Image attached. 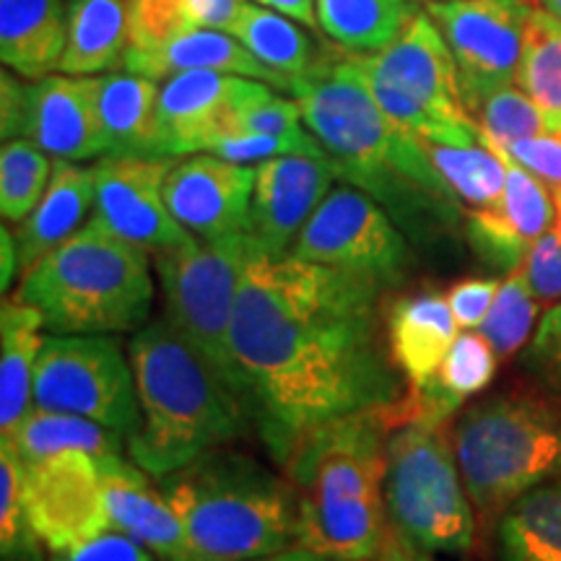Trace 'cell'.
<instances>
[{"instance_id": "obj_1", "label": "cell", "mask_w": 561, "mask_h": 561, "mask_svg": "<svg viewBox=\"0 0 561 561\" xmlns=\"http://www.w3.org/2000/svg\"><path fill=\"white\" fill-rule=\"evenodd\" d=\"M382 297L377 280L289 252L271 255L250 240L231 356L237 392L280 466L312 426L385 409L405 396Z\"/></svg>"}, {"instance_id": "obj_2", "label": "cell", "mask_w": 561, "mask_h": 561, "mask_svg": "<svg viewBox=\"0 0 561 561\" xmlns=\"http://www.w3.org/2000/svg\"><path fill=\"white\" fill-rule=\"evenodd\" d=\"M289 96L339 178L369 193L409 240L432 244L453 237L460 203L424 144L385 115L348 50L333 42L325 60L291 83Z\"/></svg>"}, {"instance_id": "obj_3", "label": "cell", "mask_w": 561, "mask_h": 561, "mask_svg": "<svg viewBox=\"0 0 561 561\" xmlns=\"http://www.w3.org/2000/svg\"><path fill=\"white\" fill-rule=\"evenodd\" d=\"M382 409L312 426L284 462L297 491V546L333 561H371L390 536Z\"/></svg>"}, {"instance_id": "obj_4", "label": "cell", "mask_w": 561, "mask_h": 561, "mask_svg": "<svg viewBox=\"0 0 561 561\" xmlns=\"http://www.w3.org/2000/svg\"><path fill=\"white\" fill-rule=\"evenodd\" d=\"M128 356L140 405L128 458L157 481L248 434L240 396L167 318L133 333Z\"/></svg>"}, {"instance_id": "obj_5", "label": "cell", "mask_w": 561, "mask_h": 561, "mask_svg": "<svg viewBox=\"0 0 561 561\" xmlns=\"http://www.w3.org/2000/svg\"><path fill=\"white\" fill-rule=\"evenodd\" d=\"M159 486L193 561H248L297 546V491L250 455L216 447Z\"/></svg>"}, {"instance_id": "obj_6", "label": "cell", "mask_w": 561, "mask_h": 561, "mask_svg": "<svg viewBox=\"0 0 561 561\" xmlns=\"http://www.w3.org/2000/svg\"><path fill=\"white\" fill-rule=\"evenodd\" d=\"M151 252L91 216L21 278L13 299L34 307L47 335H123L151 322Z\"/></svg>"}, {"instance_id": "obj_7", "label": "cell", "mask_w": 561, "mask_h": 561, "mask_svg": "<svg viewBox=\"0 0 561 561\" xmlns=\"http://www.w3.org/2000/svg\"><path fill=\"white\" fill-rule=\"evenodd\" d=\"M453 450L473 510L500 517L525 491L561 476V403L536 392H500L462 411Z\"/></svg>"}, {"instance_id": "obj_8", "label": "cell", "mask_w": 561, "mask_h": 561, "mask_svg": "<svg viewBox=\"0 0 561 561\" xmlns=\"http://www.w3.org/2000/svg\"><path fill=\"white\" fill-rule=\"evenodd\" d=\"M392 123L430 144H479L481 130L460 94L458 66L426 9H413L390 45L351 53Z\"/></svg>"}, {"instance_id": "obj_9", "label": "cell", "mask_w": 561, "mask_h": 561, "mask_svg": "<svg viewBox=\"0 0 561 561\" xmlns=\"http://www.w3.org/2000/svg\"><path fill=\"white\" fill-rule=\"evenodd\" d=\"M385 502L392 528L419 549H473V502L455 460L447 421L413 416L388 432Z\"/></svg>"}, {"instance_id": "obj_10", "label": "cell", "mask_w": 561, "mask_h": 561, "mask_svg": "<svg viewBox=\"0 0 561 561\" xmlns=\"http://www.w3.org/2000/svg\"><path fill=\"white\" fill-rule=\"evenodd\" d=\"M248 252V234H229L221 240H193L153 255L164 318L234 392L231 320Z\"/></svg>"}, {"instance_id": "obj_11", "label": "cell", "mask_w": 561, "mask_h": 561, "mask_svg": "<svg viewBox=\"0 0 561 561\" xmlns=\"http://www.w3.org/2000/svg\"><path fill=\"white\" fill-rule=\"evenodd\" d=\"M34 409L96 421L125 439L140 405L130 356L115 335H45L34 369Z\"/></svg>"}, {"instance_id": "obj_12", "label": "cell", "mask_w": 561, "mask_h": 561, "mask_svg": "<svg viewBox=\"0 0 561 561\" xmlns=\"http://www.w3.org/2000/svg\"><path fill=\"white\" fill-rule=\"evenodd\" d=\"M289 255L371 278L385 289L403 286L413 255L409 237L380 203L359 187H333L294 240Z\"/></svg>"}, {"instance_id": "obj_13", "label": "cell", "mask_w": 561, "mask_h": 561, "mask_svg": "<svg viewBox=\"0 0 561 561\" xmlns=\"http://www.w3.org/2000/svg\"><path fill=\"white\" fill-rule=\"evenodd\" d=\"M424 9L450 45L466 110L486 91L515 83L536 0H430Z\"/></svg>"}, {"instance_id": "obj_14", "label": "cell", "mask_w": 561, "mask_h": 561, "mask_svg": "<svg viewBox=\"0 0 561 561\" xmlns=\"http://www.w3.org/2000/svg\"><path fill=\"white\" fill-rule=\"evenodd\" d=\"M102 458L62 450L24 466V504L39 541L53 553L112 533Z\"/></svg>"}, {"instance_id": "obj_15", "label": "cell", "mask_w": 561, "mask_h": 561, "mask_svg": "<svg viewBox=\"0 0 561 561\" xmlns=\"http://www.w3.org/2000/svg\"><path fill=\"white\" fill-rule=\"evenodd\" d=\"M180 157H102L94 164V219L151 255L182 248L193 237L164 201V180Z\"/></svg>"}, {"instance_id": "obj_16", "label": "cell", "mask_w": 561, "mask_h": 561, "mask_svg": "<svg viewBox=\"0 0 561 561\" xmlns=\"http://www.w3.org/2000/svg\"><path fill=\"white\" fill-rule=\"evenodd\" d=\"M255 167L214 153L180 157L164 180L172 216L198 240L248 234Z\"/></svg>"}, {"instance_id": "obj_17", "label": "cell", "mask_w": 561, "mask_h": 561, "mask_svg": "<svg viewBox=\"0 0 561 561\" xmlns=\"http://www.w3.org/2000/svg\"><path fill=\"white\" fill-rule=\"evenodd\" d=\"M496 153L507 167L502 198L486 208L468 210L466 240L481 263L494 271L512 273L525 263L533 244L553 229L557 203L536 174L512 161L507 153Z\"/></svg>"}, {"instance_id": "obj_18", "label": "cell", "mask_w": 561, "mask_h": 561, "mask_svg": "<svg viewBox=\"0 0 561 561\" xmlns=\"http://www.w3.org/2000/svg\"><path fill=\"white\" fill-rule=\"evenodd\" d=\"M339 172L331 159L284 153L255 167V191L250 203L248 234L271 255H286L294 240L325 195Z\"/></svg>"}, {"instance_id": "obj_19", "label": "cell", "mask_w": 561, "mask_h": 561, "mask_svg": "<svg viewBox=\"0 0 561 561\" xmlns=\"http://www.w3.org/2000/svg\"><path fill=\"white\" fill-rule=\"evenodd\" d=\"M268 83L219 70H191L159 89V157L203 153L229 117Z\"/></svg>"}, {"instance_id": "obj_20", "label": "cell", "mask_w": 561, "mask_h": 561, "mask_svg": "<svg viewBox=\"0 0 561 561\" xmlns=\"http://www.w3.org/2000/svg\"><path fill=\"white\" fill-rule=\"evenodd\" d=\"M102 76H45L26 87L24 136L55 159L104 157L100 112Z\"/></svg>"}, {"instance_id": "obj_21", "label": "cell", "mask_w": 561, "mask_h": 561, "mask_svg": "<svg viewBox=\"0 0 561 561\" xmlns=\"http://www.w3.org/2000/svg\"><path fill=\"white\" fill-rule=\"evenodd\" d=\"M112 530L125 533L161 561H193L180 517L153 476L123 455L100 460Z\"/></svg>"}, {"instance_id": "obj_22", "label": "cell", "mask_w": 561, "mask_h": 561, "mask_svg": "<svg viewBox=\"0 0 561 561\" xmlns=\"http://www.w3.org/2000/svg\"><path fill=\"white\" fill-rule=\"evenodd\" d=\"M385 328H388L392 362L409 380V388H421L437 377L442 362L460 333L450 301L434 289H419L398 297L388 307Z\"/></svg>"}, {"instance_id": "obj_23", "label": "cell", "mask_w": 561, "mask_h": 561, "mask_svg": "<svg viewBox=\"0 0 561 561\" xmlns=\"http://www.w3.org/2000/svg\"><path fill=\"white\" fill-rule=\"evenodd\" d=\"M130 73L164 83L191 70H219V73L244 76L284 91V81L263 66L240 39L221 30H198L164 42L149 50H128L123 62Z\"/></svg>"}, {"instance_id": "obj_24", "label": "cell", "mask_w": 561, "mask_h": 561, "mask_svg": "<svg viewBox=\"0 0 561 561\" xmlns=\"http://www.w3.org/2000/svg\"><path fill=\"white\" fill-rule=\"evenodd\" d=\"M94 201V167H81V161L55 159L53 178L45 195H42L37 208L13 231L19 248L21 276L87 224L83 219H87Z\"/></svg>"}, {"instance_id": "obj_25", "label": "cell", "mask_w": 561, "mask_h": 561, "mask_svg": "<svg viewBox=\"0 0 561 561\" xmlns=\"http://www.w3.org/2000/svg\"><path fill=\"white\" fill-rule=\"evenodd\" d=\"M68 42L66 0H0V60L26 81L60 68Z\"/></svg>"}, {"instance_id": "obj_26", "label": "cell", "mask_w": 561, "mask_h": 561, "mask_svg": "<svg viewBox=\"0 0 561 561\" xmlns=\"http://www.w3.org/2000/svg\"><path fill=\"white\" fill-rule=\"evenodd\" d=\"M45 320L34 307L19 299L0 305V434H9L34 409V369L42 343Z\"/></svg>"}, {"instance_id": "obj_27", "label": "cell", "mask_w": 561, "mask_h": 561, "mask_svg": "<svg viewBox=\"0 0 561 561\" xmlns=\"http://www.w3.org/2000/svg\"><path fill=\"white\" fill-rule=\"evenodd\" d=\"M159 89L130 70L102 76L104 157H159Z\"/></svg>"}, {"instance_id": "obj_28", "label": "cell", "mask_w": 561, "mask_h": 561, "mask_svg": "<svg viewBox=\"0 0 561 561\" xmlns=\"http://www.w3.org/2000/svg\"><path fill=\"white\" fill-rule=\"evenodd\" d=\"M227 32L284 81L286 94L294 81L312 73L328 55V47H320L299 21L252 0H244Z\"/></svg>"}, {"instance_id": "obj_29", "label": "cell", "mask_w": 561, "mask_h": 561, "mask_svg": "<svg viewBox=\"0 0 561 561\" xmlns=\"http://www.w3.org/2000/svg\"><path fill=\"white\" fill-rule=\"evenodd\" d=\"M68 42L60 73L96 76L123 66L130 47L128 0H66Z\"/></svg>"}, {"instance_id": "obj_30", "label": "cell", "mask_w": 561, "mask_h": 561, "mask_svg": "<svg viewBox=\"0 0 561 561\" xmlns=\"http://www.w3.org/2000/svg\"><path fill=\"white\" fill-rule=\"evenodd\" d=\"M502 561H561V476L525 491L496 517Z\"/></svg>"}, {"instance_id": "obj_31", "label": "cell", "mask_w": 561, "mask_h": 561, "mask_svg": "<svg viewBox=\"0 0 561 561\" xmlns=\"http://www.w3.org/2000/svg\"><path fill=\"white\" fill-rule=\"evenodd\" d=\"M3 439L11 442L13 453L19 455L24 466L62 450H87L96 458L128 453V439L123 434L112 432L91 419L73 416V413L42 409H32L21 419L16 430Z\"/></svg>"}, {"instance_id": "obj_32", "label": "cell", "mask_w": 561, "mask_h": 561, "mask_svg": "<svg viewBox=\"0 0 561 561\" xmlns=\"http://www.w3.org/2000/svg\"><path fill=\"white\" fill-rule=\"evenodd\" d=\"M411 11L403 0H318L320 30L348 53L382 50Z\"/></svg>"}, {"instance_id": "obj_33", "label": "cell", "mask_w": 561, "mask_h": 561, "mask_svg": "<svg viewBox=\"0 0 561 561\" xmlns=\"http://www.w3.org/2000/svg\"><path fill=\"white\" fill-rule=\"evenodd\" d=\"M517 87L541 107L551 133L561 136V19L536 5L525 26Z\"/></svg>"}, {"instance_id": "obj_34", "label": "cell", "mask_w": 561, "mask_h": 561, "mask_svg": "<svg viewBox=\"0 0 561 561\" xmlns=\"http://www.w3.org/2000/svg\"><path fill=\"white\" fill-rule=\"evenodd\" d=\"M244 0H130V34L140 47H157L198 30H221Z\"/></svg>"}, {"instance_id": "obj_35", "label": "cell", "mask_w": 561, "mask_h": 561, "mask_svg": "<svg viewBox=\"0 0 561 561\" xmlns=\"http://www.w3.org/2000/svg\"><path fill=\"white\" fill-rule=\"evenodd\" d=\"M421 144L460 206L468 210L486 208L502 198L507 167L500 153L489 149L483 140L468 146L430 144V140H421Z\"/></svg>"}, {"instance_id": "obj_36", "label": "cell", "mask_w": 561, "mask_h": 561, "mask_svg": "<svg viewBox=\"0 0 561 561\" xmlns=\"http://www.w3.org/2000/svg\"><path fill=\"white\" fill-rule=\"evenodd\" d=\"M55 161L30 138L3 140L0 149V214L21 224L37 208L50 185Z\"/></svg>"}, {"instance_id": "obj_37", "label": "cell", "mask_w": 561, "mask_h": 561, "mask_svg": "<svg viewBox=\"0 0 561 561\" xmlns=\"http://www.w3.org/2000/svg\"><path fill=\"white\" fill-rule=\"evenodd\" d=\"M468 115L479 125L481 138L496 146L551 133L541 107L517 83L486 91L473 104H468Z\"/></svg>"}, {"instance_id": "obj_38", "label": "cell", "mask_w": 561, "mask_h": 561, "mask_svg": "<svg viewBox=\"0 0 561 561\" xmlns=\"http://www.w3.org/2000/svg\"><path fill=\"white\" fill-rule=\"evenodd\" d=\"M536 299L523 268L507 273V278L500 284L494 305L479 325V333L491 343L500 359H510L530 343L538 320Z\"/></svg>"}, {"instance_id": "obj_39", "label": "cell", "mask_w": 561, "mask_h": 561, "mask_svg": "<svg viewBox=\"0 0 561 561\" xmlns=\"http://www.w3.org/2000/svg\"><path fill=\"white\" fill-rule=\"evenodd\" d=\"M42 543L24 504V466L11 442H0V557L42 561Z\"/></svg>"}, {"instance_id": "obj_40", "label": "cell", "mask_w": 561, "mask_h": 561, "mask_svg": "<svg viewBox=\"0 0 561 561\" xmlns=\"http://www.w3.org/2000/svg\"><path fill=\"white\" fill-rule=\"evenodd\" d=\"M496 351L479 331H462L455 339L450 354L445 356L437 377H432L434 388H439L455 403H466V398L481 392L494 380Z\"/></svg>"}, {"instance_id": "obj_41", "label": "cell", "mask_w": 561, "mask_h": 561, "mask_svg": "<svg viewBox=\"0 0 561 561\" xmlns=\"http://www.w3.org/2000/svg\"><path fill=\"white\" fill-rule=\"evenodd\" d=\"M520 364L553 401L561 403V301L538 322L536 333L523 351Z\"/></svg>"}, {"instance_id": "obj_42", "label": "cell", "mask_w": 561, "mask_h": 561, "mask_svg": "<svg viewBox=\"0 0 561 561\" xmlns=\"http://www.w3.org/2000/svg\"><path fill=\"white\" fill-rule=\"evenodd\" d=\"M483 140V138H481ZM491 149L507 153L512 161L525 167L530 174L549 187L551 195H561V136L559 133H543V136L512 140L507 146H496L483 140Z\"/></svg>"}, {"instance_id": "obj_43", "label": "cell", "mask_w": 561, "mask_h": 561, "mask_svg": "<svg viewBox=\"0 0 561 561\" xmlns=\"http://www.w3.org/2000/svg\"><path fill=\"white\" fill-rule=\"evenodd\" d=\"M520 268L538 299H561V240L557 229L546 231L541 240L533 244Z\"/></svg>"}, {"instance_id": "obj_44", "label": "cell", "mask_w": 561, "mask_h": 561, "mask_svg": "<svg viewBox=\"0 0 561 561\" xmlns=\"http://www.w3.org/2000/svg\"><path fill=\"white\" fill-rule=\"evenodd\" d=\"M496 291H500L496 278H466L447 291L450 310L462 331H479L483 318L494 305Z\"/></svg>"}, {"instance_id": "obj_45", "label": "cell", "mask_w": 561, "mask_h": 561, "mask_svg": "<svg viewBox=\"0 0 561 561\" xmlns=\"http://www.w3.org/2000/svg\"><path fill=\"white\" fill-rule=\"evenodd\" d=\"M50 561H157L153 553L133 541L125 533H104V536L94 538V541H87L76 549L58 551L53 553Z\"/></svg>"}, {"instance_id": "obj_46", "label": "cell", "mask_w": 561, "mask_h": 561, "mask_svg": "<svg viewBox=\"0 0 561 561\" xmlns=\"http://www.w3.org/2000/svg\"><path fill=\"white\" fill-rule=\"evenodd\" d=\"M24 81L11 76L9 68L0 76V136H3V140L24 136L26 87H30Z\"/></svg>"}, {"instance_id": "obj_47", "label": "cell", "mask_w": 561, "mask_h": 561, "mask_svg": "<svg viewBox=\"0 0 561 561\" xmlns=\"http://www.w3.org/2000/svg\"><path fill=\"white\" fill-rule=\"evenodd\" d=\"M252 3H261L265 9H273L284 16L299 21L301 26L312 32H322L318 21V0H252Z\"/></svg>"}, {"instance_id": "obj_48", "label": "cell", "mask_w": 561, "mask_h": 561, "mask_svg": "<svg viewBox=\"0 0 561 561\" xmlns=\"http://www.w3.org/2000/svg\"><path fill=\"white\" fill-rule=\"evenodd\" d=\"M371 561H437V559L432 557V551L419 549L416 543H411L409 538H403L396 528H390V536L388 541H385L382 551Z\"/></svg>"}, {"instance_id": "obj_49", "label": "cell", "mask_w": 561, "mask_h": 561, "mask_svg": "<svg viewBox=\"0 0 561 561\" xmlns=\"http://www.w3.org/2000/svg\"><path fill=\"white\" fill-rule=\"evenodd\" d=\"M0 263H3V271H0V289L9 294L11 284L21 273L16 237H13V231L9 227L0 229Z\"/></svg>"}, {"instance_id": "obj_50", "label": "cell", "mask_w": 561, "mask_h": 561, "mask_svg": "<svg viewBox=\"0 0 561 561\" xmlns=\"http://www.w3.org/2000/svg\"><path fill=\"white\" fill-rule=\"evenodd\" d=\"M248 561H333V559L320 557V553H314V551H310V549H305V546H294V549H286V551H278V553H271V557L248 559Z\"/></svg>"}, {"instance_id": "obj_51", "label": "cell", "mask_w": 561, "mask_h": 561, "mask_svg": "<svg viewBox=\"0 0 561 561\" xmlns=\"http://www.w3.org/2000/svg\"><path fill=\"white\" fill-rule=\"evenodd\" d=\"M538 5H541L543 11L553 13L557 19H561V0H538Z\"/></svg>"}, {"instance_id": "obj_52", "label": "cell", "mask_w": 561, "mask_h": 561, "mask_svg": "<svg viewBox=\"0 0 561 561\" xmlns=\"http://www.w3.org/2000/svg\"><path fill=\"white\" fill-rule=\"evenodd\" d=\"M553 203H557V224H553V229H557V234L561 240V195H553Z\"/></svg>"}, {"instance_id": "obj_53", "label": "cell", "mask_w": 561, "mask_h": 561, "mask_svg": "<svg viewBox=\"0 0 561 561\" xmlns=\"http://www.w3.org/2000/svg\"><path fill=\"white\" fill-rule=\"evenodd\" d=\"M424 3H430V0H424Z\"/></svg>"}]
</instances>
